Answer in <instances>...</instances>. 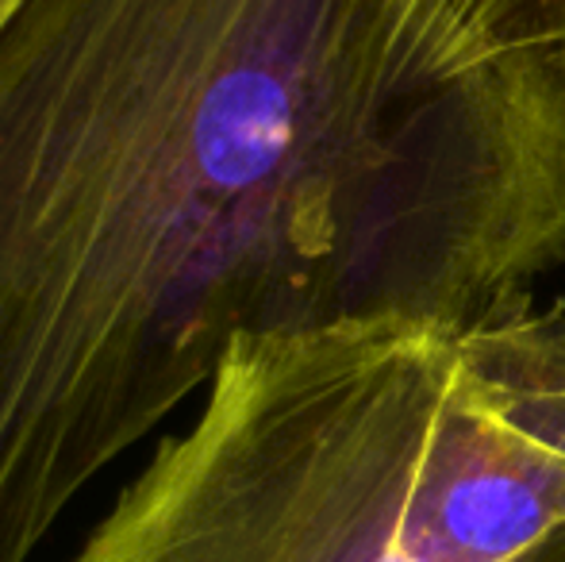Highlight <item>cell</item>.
<instances>
[{"mask_svg": "<svg viewBox=\"0 0 565 562\" xmlns=\"http://www.w3.org/2000/svg\"><path fill=\"white\" fill-rule=\"evenodd\" d=\"M565 263V54L443 0H12L0 562L243 336L466 320Z\"/></svg>", "mask_w": 565, "mask_h": 562, "instance_id": "cell-1", "label": "cell"}, {"mask_svg": "<svg viewBox=\"0 0 565 562\" xmlns=\"http://www.w3.org/2000/svg\"><path fill=\"white\" fill-rule=\"evenodd\" d=\"M70 562H565V300L235 339Z\"/></svg>", "mask_w": 565, "mask_h": 562, "instance_id": "cell-2", "label": "cell"}, {"mask_svg": "<svg viewBox=\"0 0 565 562\" xmlns=\"http://www.w3.org/2000/svg\"><path fill=\"white\" fill-rule=\"evenodd\" d=\"M458 20L500 43L558 46L565 28V0H443Z\"/></svg>", "mask_w": 565, "mask_h": 562, "instance_id": "cell-3", "label": "cell"}, {"mask_svg": "<svg viewBox=\"0 0 565 562\" xmlns=\"http://www.w3.org/2000/svg\"><path fill=\"white\" fill-rule=\"evenodd\" d=\"M8 4H12V0H0V12H4V8H8Z\"/></svg>", "mask_w": 565, "mask_h": 562, "instance_id": "cell-4", "label": "cell"}, {"mask_svg": "<svg viewBox=\"0 0 565 562\" xmlns=\"http://www.w3.org/2000/svg\"><path fill=\"white\" fill-rule=\"evenodd\" d=\"M562 54H565V28H562Z\"/></svg>", "mask_w": 565, "mask_h": 562, "instance_id": "cell-5", "label": "cell"}, {"mask_svg": "<svg viewBox=\"0 0 565 562\" xmlns=\"http://www.w3.org/2000/svg\"><path fill=\"white\" fill-rule=\"evenodd\" d=\"M8 8H12V4H8ZM8 8H4V12H8ZM4 12H0V15H4Z\"/></svg>", "mask_w": 565, "mask_h": 562, "instance_id": "cell-6", "label": "cell"}]
</instances>
